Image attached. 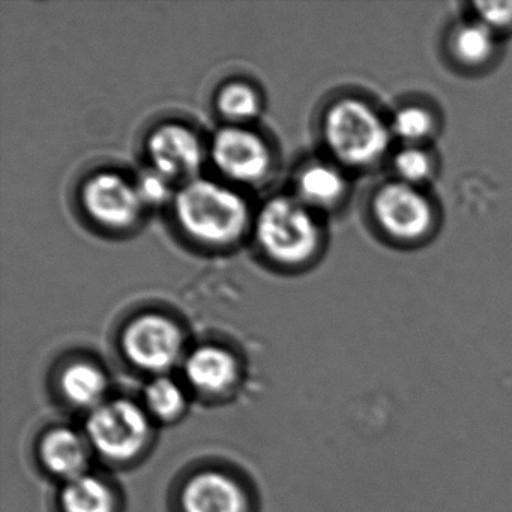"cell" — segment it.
<instances>
[{"instance_id": "6da1fadb", "label": "cell", "mask_w": 512, "mask_h": 512, "mask_svg": "<svg viewBox=\"0 0 512 512\" xmlns=\"http://www.w3.org/2000/svg\"><path fill=\"white\" fill-rule=\"evenodd\" d=\"M175 214L191 239L212 247L241 238L250 218L247 203L236 191L208 179H191L176 194Z\"/></svg>"}, {"instance_id": "7a4b0ae2", "label": "cell", "mask_w": 512, "mask_h": 512, "mask_svg": "<svg viewBox=\"0 0 512 512\" xmlns=\"http://www.w3.org/2000/svg\"><path fill=\"white\" fill-rule=\"evenodd\" d=\"M323 140L341 166L367 169L391 148V127L367 101L341 98L323 118Z\"/></svg>"}, {"instance_id": "3957f363", "label": "cell", "mask_w": 512, "mask_h": 512, "mask_svg": "<svg viewBox=\"0 0 512 512\" xmlns=\"http://www.w3.org/2000/svg\"><path fill=\"white\" fill-rule=\"evenodd\" d=\"M256 235L266 256L280 265L298 266L320 247L319 223L299 199L275 197L257 215Z\"/></svg>"}, {"instance_id": "277c9868", "label": "cell", "mask_w": 512, "mask_h": 512, "mask_svg": "<svg viewBox=\"0 0 512 512\" xmlns=\"http://www.w3.org/2000/svg\"><path fill=\"white\" fill-rule=\"evenodd\" d=\"M88 440L107 460L130 461L145 451L151 439L148 413L130 400L101 404L89 415Z\"/></svg>"}, {"instance_id": "5b68a950", "label": "cell", "mask_w": 512, "mask_h": 512, "mask_svg": "<svg viewBox=\"0 0 512 512\" xmlns=\"http://www.w3.org/2000/svg\"><path fill=\"white\" fill-rule=\"evenodd\" d=\"M379 229L398 244H418L433 233L436 209L418 187L392 181L376 191L371 203Z\"/></svg>"}, {"instance_id": "8992f818", "label": "cell", "mask_w": 512, "mask_h": 512, "mask_svg": "<svg viewBox=\"0 0 512 512\" xmlns=\"http://www.w3.org/2000/svg\"><path fill=\"white\" fill-rule=\"evenodd\" d=\"M184 335L169 317L143 314L128 323L122 350L131 364L149 373H166L181 358Z\"/></svg>"}, {"instance_id": "52a82bcc", "label": "cell", "mask_w": 512, "mask_h": 512, "mask_svg": "<svg viewBox=\"0 0 512 512\" xmlns=\"http://www.w3.org/2000/svg\"><path fill=\"white\" fill-rule=\"evenodd\" d=\"M82 202L95 223L113 230L133 226L145 206L136 184L109 172H101L88 179L83 185Z\"/></svg>"}, {"instance_id": "ba28073f", "label": "cell", "mask_w": 512, "mask_h": 512, "mask_svg": "<svg viewBox=\"0 0 512 512\" xmlns=\"http://www.w3.org/2000/svg\"><path fill=\"white\" fill-rule=\"evenodd\" d=\"M211 155L223 175L242 184L262 181L271 166L265 142L244 128L221 130L212 142Z\"/></svg>"}, {"instance_id": "9c48e42d", "label": "cell", "mask_w": 512, "mask_h": 512, "mask_svg": "<svg viewBox=\"0 0 512 512\" xmlns=\"http://www.w3.org/2000/svg\"><path fill=\"white\" fill-rule=\"evenodd\" d=\"M148 154L155 172L172 179H188L202 167V143L190 128L179 124L158 127L149 136Z\"/></svg>"}, {"instance_id": "30bf717a", "label": "cell", "mask_w": 512, "mask_h": 512, "mask_svg": "<svg viewBox=\"0 0 512 512\" xmlns=\"http://www.w3.org/2000/svg\"><path fill=\"white\" fill-rule=\"evenodd\" d=\"M184 512H248L244 488L223 472L196 473L182 488Z\"/></svg>"}, {"instance_id": "8fae6325", "label": "cell", "mask_w": 512, "mask_h": 512, "mask_svg": "<svg viewBox=\"0 0 512 512\" xmlns=\"http://www.w3.org/2000/svg\"><path fill=\"white\" fill-rule=\"evenodd\" d=\"M185 376L200 394L218 397L238 382L239 365L235 356L223 347L203 346L188 356Z\"/></svg>"}, {"instance_id": "7c38bea8", "label": "cell", "mask_w": 512, "mask_h": 512, "mask_svg": "<svg viewBox=\"0 0 512 512\" xmlns=\"http://www.w3.org/2000/svg\"><path fill=\"white\" fill-rule=\"evenodd\" d=\"M40 458L52 475L73 481L85 475L88 466V442L71 428H53L41 439Z\"/></svg>"}, {"instance_id": "4fadbf2b", "label": "cell", "mask_w": 512, "mask_h": 512, "mask_svg": "<svg viewBox=\"0 0 512 512\" xmlns=\"http://www.w3.org/2000/svg\"><path fill=\"white\" fill-rule=\"evenodd\" d=\"M349 182L338 164H308L296 181L298 199L310 209H331L340 205L347 194Z\"/></svg>"}, {"instance_id": "5bb4252c", "label": "cell", "mask_w": 512, "mask_h": 512, "mask_svg": "<svg viewBox=\"0 0 512 512\" xmlns=\"http://www.w3.org/2000/svg\"><path fill=\"white\" fill-rule=\"evenodd\" d=\"M62 397L80 409H97L104 403L107 377L97 365L88 361L68 364L59 377Z\"/></svg>"}, {"instance_id": "9a60e30c", "label": "cell", "mask_w": 512, "mask_h": 512, "mask_svg": "<svg viewBox=\"0 0 512 512\" xmlns=\"http://www.w3.org/2000/svg\"><path fill=\"white\" fill-rule=\"evenodd\" d=\"M449 53L464 68L484 67L496 55L497 35L478 20L461 23L449 37Z\"/></svg>"}, {"instance_id": "2e32d148", "label": "cell", "mask_w": 512, "mask_h": 512, "mask_svg": "<svg viewBox=\"0 0 512 512\" xmlns=\"http://www.w3.org/2000/svg\"><path fill=\"white\" fill-rule=\"evenodd\" d=\"M61 506L64 512H116V496L103 479L85 473L65 484Z\"/></svg>"}, {"instance_id": "e0dca14e", "label": "cell", "mask_w": 512, "mask_h": 512, "mask_svg": "<svg viewBox=\"0 0 512 512\" xmlns=\"http://www.w3.org/2000/svg\"><path fill=\"white\" fill-rule=\"evenodd\" d=\"M392 137L400 140L403 146H424L436 133V118L427 107L410 104L401 107L391 124Z\"/></svg>"}, {"instance_id": "ac0fdd59", "label": "cell", "mask_w": 512, "mask_h": 512, "mask_svg": "<svg viewBox=\"0 0 512 512\" xmlns=\"http://www.w3.org/2000/svg\"><path fill=\"white\" fill-rule=\"evenodd\" d=\"M145 403L149 413L160 421H175L184 413L187 398L175 380L158 376L145 391Z\"/></svg>"}, {"instance_id": "d6986e66", "label": "cell", "mask_w": 512, "mask_h": 512, "mask_svg": "<svg viewBox=\"0 0 512 512\" xmlns=\"http://www.w3.org/2000/svg\"><path fill=\"white\" fill-rule=\"evenodd\" d=\"M434 158L424 146H401L392 158L395 181L421 188L434 175Z\"/></svg>"}, {"instance_id": "ffe728a7", "label": "cell", "mask_w": 512, "mask_h": 512, "mask_svg": "<svg viewBox=\"0 0 512 512\" xmlns=\"http://www.w3.org/2000/svg\"><path fill=\"white\" fill-rule=\"evenodd\" d=\"M218 109L229 121H250L260 110L256 92L247 83H230L218 95Z\"/></svg>"}, {"instance_id": "44dd1931", "label": "cell", "mask_w": 512, "mask_h": 512, "mask_svg": "<svg viewBox=\"0 0 512 512\" xmlns=\"http://www.w3.org/2000/svg\"><path fill=\"white\" fill-rule=\"evenodd\" d=\"M475 19L487 26L494 34L512 31V0L511 2H476Z\"/></svg>"}, {"instance_id": "7402d4cb", "label": "cell", "mask_w": 512, "mask_h": 512, "mask_svg": "<svg viewBox=\"0 0 512 512\" xmlns=\"http://www.w3.org/2000/svg\"><path fill=\"white\" fill-rule=\"evenodd\" d=\"M136 188L143 205L149 206L163 205L172 193L169 179L161 173L155 172L154 169L140 176Z\"/></svg>"}]
</instances>
